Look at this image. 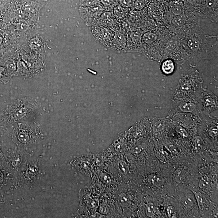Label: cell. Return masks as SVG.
Masks as SVG:
<instances>
[{"instance_id":"obj_1","label":"cell","mask_w":218,"mask_h":218,"mask_svg":"<svg viewBox=\"0 0 218 218\" xmlns=\"http://www.w3.org/2000/svg\"><path fill=\"white\" fill-rule=\"evenodd\" d=\"M179 40L185 54L196 59L209 55L218 43L217 37L208 35L202 30L199 24L182 36Z\"/></svg>"},{"instance_id":"obj_16","label":"cell","mask_w":218,"mask_h":218,"mask_svg":"<svg viewBox=\"0 0 218 218\" xmlns=\"http://www.w3.org/2000/svg\"><path fill=\"white\" fill-rule=\"evenodd\" d=\"M141 151H142V150H141V147L138 145V146L135 147L132 149V152L134 155H137V154H140Z\"/></svg>"},{"instance_id":"obj_14","label":"cell","mask_w":218,"mask_h":218,"mask_svg":"<svg viewBox=\"0 0 218 218\" xmlns=\"http://www.w3.org/2000/svg\"><path fill=\"white\" fill-rule=\"evenodd\" d=\"M175 208L173 206H169L167 207L166 212L168 216L169 217H172L175 212Z\"/></svg>"},{"instance_id":"obj_15","label":"cell","mask_w":218,"mask_h":218,"mask_svg":"<svg viewBox=\"0 0 218 218\" xmlns=\"http://www.w3.org/2000/svg\"><path fill=\"white\" fill-rule=\"evenodd\" d=\"M195 147L197 149L201 148L202 145V141L201 138L197 137L195 138L194 140Z\"/></svg>"},{"instance_id":"obj_6","label":"cell","mask_w":218,"mask_h":218,"mask_svg":"<svg viewBox=\"0 0 218 218\" xmlns=\"http://www.w3.org/2000/svg\"><path fill=\"white\" fill-rule=\"evenodd\" d=\"M174 179L177 183H181L184 179V173L182 168H178L174 171Z\"/></svg>"},{"instance_id":"obj_2","label":"cell","mask_w":218,"mask_h":218,"mask_svg":"<svg viewBox=\"0 0 218 218\" xmlns=\"http://www.w3.org/2000/svg\"><path fill=\"white\" fill-rule=\"evenodd\" d=\"M195 199L197 201L200 212H202L206 208L207 205V201L205 195L200 192L199 191L195 190L193 191Z\"/></svg>"},{"instance_id":"obj_5","label":"cell","mask_w":218,"mask_h":218,"mask_svg":"<svg viewBox=\"0 0 218 218\" xmlns=\"http://www.w3.org/2000/svg\"><path fill=\"white\" fill-rule=\"evenodd\" d=\"M194 195L192 194L187 195L182 200V203L183 206L186 208H190L192 207L193 205L195 202Z\"/></svg>"},{"instance_id":"obj_8","label":"cell","mask_w":218,"mask_h":218,"mask_svg":"<svg viewBox=\"0 0 218 218\" xmlns=\"http://www.w3.org/2000/svg\"><path fill=\"white\" fill-rule=\"evenodd\" d=\"M145 211L148 217H152L155 211V206L152 202L147 203L145 206Z\"/></svg>"},{"instance_id":"obj_17","label":"cell","mask_w":218,"mask_h":218,"mask_svg":"<svg viewBox=\"0 0 218 218\" xmlns=\"http://www.w3.org/2000/svg\"><path fill=\"white\" fill-rule=\"evenodd\" d=\"M206 6L208 8H212L215 5V0H206Z\"/></svg>"},{"instance_id":"obj_19","label":"cell","mask_w":218,"mask_h":218,"mask_svg":"<svg viewBox=\"0 0 218 218\" xmlns=\"http://www.w3.org/2000/svg\"><path fill=\"white\" fill-rule=\"evenodd\" d=\"M102 177L103 178H102L103 181H104L105 183L106 182L107 183H109V181H110V180H109V177L106 174V175H105V174H104V175H103Z\"/></svg>"},{"instance_id":"obj_12","label":"cell","mask_w":218,"mask_h":218,"mask_svg":"<svg viewBox=\"0 0 218 218\" xmlns=\"http://www.w3.org/2000/svg\"><path fill=\"white\" fill-rule=\"evenodd\" d=\"M166 147L170 152L172 154L175 155V154H178V148L174 144L172 143L168 144L166 145Z\"/></svg>"},{"instance_id":"obj_13","label":"cell","mask_w":218,"mask_h":218,"mask_svg":"<svg viewBox=\"0 0 218 218\" xmlns=\"http://www.w3.org/2000/svg\"><path fill=\"white\" fill-rule=\"evenodd\" d=\"M120 202L125 206H128L129 204V201L127 195L122 194L120 196Z\"/></svg>"},{"instance_id":"obj_10","label":"cell","mask_w":218,"mask_h":218,"mask_svg":"<svg viewBox=\"0 0 218 218\" xmlns=\"http://www.w3.org/2000/svg\"><path fill=\"white\" fill-rule=\"evenodd\" d=\"M176 131L182 137L186 138L188 137V134L187 131L185 128L181 126H178L176 128Z\"/></svg>"},{"instance_id":"obj_11","label":"cell","mask_w":218,"mask_h":218,"mask_svg":"<svg viewBox=\"0 0 218 218\" xmlns=\"http://www.w3.org/2000/svg\"><path fill=\"white\" fill-rule=\"evenodd\" d=\"M164 128V124L161 122H158L155 123L153 126V131L155 132H161Z\"/></svg>"},{"instance_id":"obj_7","label":"cell","mask_w":218,"mask_h":218,"mask_svg":"<svg viewBox=\"0 0 218 218\" xmlns=\"http://www.w3.org/2000/svg\"><path fill=\"white\" fill-rule=\"evenodd\" d=\"M181 110L185 113H191L193 111L195 106L192 103H185L180 106Z\"/></svg>"},{"instance_id":"obj_9","label":"cell","mask_w":218,"mask_h":218,"mask_svg":"<svg viewBox=\"0 0 218 218\" xmlns=\"http://www.w3.org/2000/svg\"><path fill=\"white\" fill-rule=\"evenodd\" d=\"M199 185L200 188L203 190L208 189L210 188V179L207 177L203 178L200 181Z\"/></svg>"},{"instance_id":"obj_18","label":"cell","mask_w":218,"mask_h":218,"mask_svg":"<svg viewBox=\"0 0 218 218\" xmlns=\"http://www.w3.org/2000/svg\"><path fill=\"white\" fill-rule=\"evenodd\" d=\"M217 134V129H212L210 131V135L212 136H216V135Z\"/></svg>"},{"instance_id":"obj_4","label":"cell","mask_w":218,"mask_h":218,"mask_svg":"<svg viewBox=\"0 0 218 218\" xmlns=\"http://www.w3.org/2000/svg\"><path fill=\"white\" fill-rule=\"evenodd\" d=\"M150 183L154 187H161L165 183V180L161 175L158 174H151L149 178Z\"/></svg>"},{"instance_id":"obj_3","label":"cell","mask_w":218,"mask_h":218,"mask_svg":"<svg viewBox=\"0 0 218 218\" xmlns=\"http://www.w3.org/2000/svg\"><path fill=\"white\" fill-rule=\"evenodd\" d=\"M161 69L162 72L165 75H170L174 72L175 64L172 59H166L162 63Z\"/></svg>"}]
</instances>
